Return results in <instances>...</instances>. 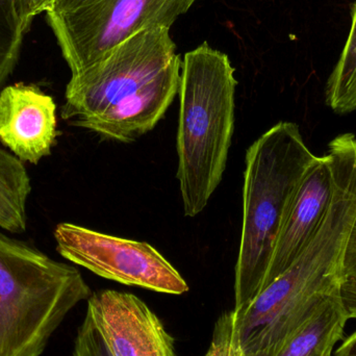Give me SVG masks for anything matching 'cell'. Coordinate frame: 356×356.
I'll return each mask as SVG.
<instances>
[{"label":"cell","instance_id":"9a60e30c","mask_svg":"<svg viewBox=\"0 0 356 356\" xmlns=\"http://www.w3.org/2000/svg\"><path fill=\"white\" fill-rule=\"evenodd\" d=\"M204 356H244L234 309L218 318L211 345Z\"/></svg>","mask_w":356,"mask_h":356},{"label":"cell","instance_id":"ba28073f","mask_svg":"<svg viewBox=\"0 0 356 356\" xmlns=\"http://www.w3.org/2000/svg\"><path fill=\"white\" fill-rule=\"evenodd\" d=\"M87 314L114 356H177L175 340L139 297L115 290L94 293Z\"/></svg>","mask_w":356,"mask_h":356},{"label":"cell","instance_id":"7c38bea8","mask_svg":"<svg viewBox=\"0 0 356 356\" xmlns=\"http://www.w3.org/2000/svg\"><path fill=\"white\" fill-rule=\"evenodd\" d=\"M31 179L22 161L0 148V227L12 234L26 229Z\"/></svg>","mask_w":356,"mask_h":356},{"label":"cell","instance_id":"ac0fdd59","mask_svg":"<svg viewBox=\"0 0 356 356\" xmlns=\"http://www.w3.org/2000/svg\"><path fill=\"white\" fill-rule=\"evenodd\" d=\"M19 17L23 31L26 33L33 18L43 12H47L56 0H16Z\"/></svg>","mask_w":356,"mask_h":356},{"label":"cell","instance_id":"52a82bcc","mask_svg":"<svg viewBox=\"0 0 356 356\" xmlns=\"http://www.w3.org/2000/svg\"><path fill=\"white\" fill-rule=\"evenodd\" d=\"M54 238L63 257L100 277L165 294L182 295L188 291L172 264L148 243L72 223L58 224Z\"/></svg>","mask_w":356,"mask_h":356},{"label":"cell","instance_id":"8992f818","mask_svg":"<svg viewBox=\"0 0 356 356\" xmlns=\"http://www.w3.org/2000/svg\"><path fill=\"white\" fill-rule=\"evenodd\" d=\"M197 0H56L46 12L72 75L144 29H171Z\"/></svg>","mask_w":356,"mask_h":356},{"label":"cell","instance_id":"2e32d148","mask_svg":"<svg viewBox=\"0 0 356 356\" xmlns=\"http://www.w3.org/2000/svg\"><path fill=\"white\" fill-rule=\"evenodd\" d=\"M73 356H114L89 314L79 326Z\"/></svg>","mask_w":356,"mask_h":356},{"label":"cell","instance_id":"d6986e66","mask_svg":"<svg viewBox=\"0 0 356 356\" xmlns=\"http://www.w3.org/2000/svg\"><path fill=\"white\" fill-rule=\"evenodd\" d=\"M341 298L349 319H356V286H341Z\"/></svg>","mask_w":356,"mask_h":356},{"label":"cell","instance_id":"277c9868","mask_svg":"<svg viewBox=\"0 0 356 356\" xmlns=\"http://www.w3.org/2000/svg\"><path fill=\"white\" fill-rule=\"evenodd\" d=\"M318 156L296 123L280 121L247 149L240 250L234 271V313L263 290L291 203Z\"/></svg>","mask_w":356,"mask_h":356},{"label":"cell","instance_id":"4fadbf2b","mask_svg":"<svg viewBox=\"0 0 356 356\" xmlns=\"http://www.w3.org/2000/svg\"><path fill=\"white\" fill-rule=\"evenodd\" d=\"M351 16L353 20L346 44L325 90L326 104L340 115L356 111V1Z\"/></svg>","mask_w":356,"mask_h":356},{"label":"cell","instance_id":"5b68a950","mask_svg":"<svg viewBox=\"0 0 356 356\" xmlns=\"http://www.w3.org/2000/svg\"><path fill=\"white\" fill-rule=\"evenodd\" d=\"M92 292L76 268L0 234V356H41Z\"/></svg>","mask_w":356,"mask_h":356},{"label":"cell","instance_id":"9c48e42d","mask_svg":"<svg viewBox=\"0 0 356 356\" xmlns=\"http://www.w3.org/2000/svg\"><path fill=\"white\" fill-rule=\"evenodd\" d=\"M56 106L38 86L19 83L0 92V142L22 162L38 164L56 143Z\"/></svg>","mask_w":356,"mask_h":356},{"label":"cell","instance_id":"6da1fadb","mask_svg":"<svg viewBox=\"0 0 356 356\" xmlns=\"http://www.w3.org/2000/svg\"><path fill=\"white\" fill-rule=\"evenodd\" d=\"M181 65L170 29H144L71 76L60 116L102 139L133 143L170 108L179 92Z\"/></svg>","mask_w":356,"mask_h":356},{"label":"cell","instance_id":"7a4b0ae2","mask_svg":"<svg viewBox=\"0 0 356 356\" xmlns=\"http://www.w3.org/2000/svg\"><path fill=\"white\" fill-rule=\"evenodd\" d=\"M327 154L334 194L319 228L292 266L236 314L244 356H273L341 292L343 254L356 217V146L336 145Z\"/></svg>","mask_w":356,"mask_h":356},{"label":"cell","instance_id":"30bf717a","mask_svg":"<svg viewBox=\"0 0 356 356\" xmlns=\"http://www.w3.org/2000/svg\"><path fill=\"white\" fill-rule=\"evenodd\" d=\"M332 194L334 172L330 158L327 154L318 156L305 173L291 203L263 290L286 272L309 244L327 211Z\"/></svg>","mask_w":356,"mask_h":356},{"label":"cell","instance_id":"e0dca14e","mask_svg":"<svg viewBox=\"0 0 356 356\" xmlns=\"http://www.w3.org/2000/svg\"><path fill=\"white\" fill-rule=\"evenodd\" d=\"M342 286H356V217L343 254Z\"/></svg>","mask_w":356,"mask_h":356},{"label":"cell","instance_id":"ffe728a7","mask_svg":"<svg viewBox=\"0 0 356 356\" xmlns=\"http://www.w3.org/2000/svg\"><path fill=\"white\" fill-rule=\"evenodd\" d=\"M332 356H356V330L342 343Z\"/></svg>","mask_w":356,"mask_h":356},{"label":"cell","instance_id":"3957f363","mask_svg":"<svg viewBox=\"0 0 356 356\" xmlns=\"http://www.w3.org/2000/svg\"><path fill=\"white\" fill-rule=\"evenodd\" d=\"M234 73L227 54L207 42L182 60L177 177L186 217L203 211L223 178L236 122Z\"/></svg>","mask_w":356,"mask_h":356},{"label":"cell","instance_id":"5bb4252c","mask_svg":"<svg viewBox=\"0 0 356 356\" xmlns=\"http://www.w3.org/2000/svg\"><path fill=\"white\" fill-rule=\"evenodd\" d=\"M24 33L16 0H0V87L16 66Z\"/></svg>","mask_w":356,"mask_h":356},{"label":"cell","instance_id":"8fae6325","mask_svg":"<svg viewBox=\"0 0 356 356\" xmlns=\"http://www.w3.org/2000/svg\"><path fill=\"white\" fill-rule=\"evenodd\" d=\"M341 292L328 298L273 356H332L348 321Z\"/></svg>","mask_w":356,"mask_h":356}]
</instances>
